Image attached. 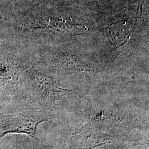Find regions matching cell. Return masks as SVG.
Returning a JSON list of instances; mask_svg holds the SVG:
<instances>
[{"label":"cell","instance_id":"6da1fadb","mask_svg":"<svg viewBox=\"0 0 149 149\" xmlns=\"http://www.w3.org/2000/svg\"><path fill=\"white\" fill-rule=\"evenodd\" d=\"M49 120L48 118H34L21 114L0 116V139L8 134H25L33 138L36 137L38 125Z\"/></svg>","mask_w":149,"mask_h":149},{"label":"cell","instance_id":"7a4b0ae2","mask_svg":"<svg viewBox=\"0 0 149 149\" xmlns=\"http://www.w3.org/2000/svg\"><path fill=\"white\" fill-rule=\"evenodd\" d=\"M28 69L21 60L0 54V80L11 81L17 86L22 72Z\"/></svg>","mask_w":149,"mask_h":149},{"label":"cell","instance_id":"3957f363","mask_svg":"<svg viewBox=\"0 0 149 149\" xmlns=\"http://www.w3.org/2000/svg\"><path fill=\"white\" fill-rule=\"evenodd\" d=\"M110 141L108 135L91 130H82L73 134L71 139V149L95 148Z\"/></svg>","mask_w":149,"mask_h":149},{"label":"cell","instance_id":"277c9868","mask_svg":"<svg viewBox=\"0 0 149 149\" xmlns=\"http://www.w3.org/2000/svg\"><path fill=\"white\" fill-rule=\"evenodd\" d=\"M32 69L35 85L42 94L46 95L51 93H60L69 91L60 87L52 77L39 72L34 68H32Z\"/></svg>","mask_w":149,"mask_h":149},{"label":"cell","instance_id":"5b68a950","mask_svg":"<svg viewBox=\"0 0 149 149\" xmlns=\"http://www.w3.org/2000/svg\"><path fill=\"white\" fill-rule=\"evenodd\" d=\"M103 34L114 47L122 45L129 38V32L125 26L121 23L109 26L104 29Z\"/></svg>","mask_w":149,"mask_h":149}]
</instances>
